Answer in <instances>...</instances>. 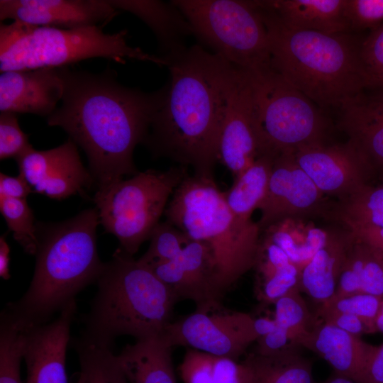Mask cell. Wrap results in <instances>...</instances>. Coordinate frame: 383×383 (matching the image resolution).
<instances>
[{"mask_svg": "<svg viewBox=\"0 0 383 383\" xmlns=\"http://www.w3.org/2000/svg\"><path fill=\"white\" fill-rule=\"evenodd\" d=\"M59 70L63 95L48 126L62 128L83 149L97 190L135 174L134 149L145 141L166 85L147 93L121 84L111 70Z\"/></svg>", "mask_w": 383, "mask_h": 383, "instance_id": "1", "label": "cell"}, {"mask_svg": "<svg viewBox=\"0 0 383 383\" xmlns=\"http://www.w3.org/2000/svg\"><path fill=\"white\" fill-rule=\"evenodd\" d=\"M163 59L170 79L143 144L155 158L213 178L231 64L199 44Z\"/></svg>", "mask_w": 383, "mask_h": 383, "instance_id": "2", "label": "cell"}, {"mask_svg": "<svg viewBox=\"0 0 383 383\" xmlns=\"http://www.w3.org/2000/svg\"><path fill=\"white\" fill-rule=\"evenodd\" d=\"M96 208L48 226H37L38 246L35 271L23 296L2 312L23 328L45 324L75 300L87 286L97 282L104 263L98 255Z\"/></svg>", "mask_w": 383, "mask_h": 383, "instance_id": "3", "label": "cell"}, {"mask_svg": "<svg viewBox=\"0 0 383 383\" xmlns=\"http://www.w3.org/2000/svg\"><path fill=\"white\" fill-rule=\"evenodd\" d=\"M259 9L268 33L270 67L316 105L341 109L367 88L361 43L347 32L289 30Z\"/></svg>", "mask_w": 383, "mask_h": 383, "instance_id": "4", "label": "cell"}, {"mask_svg": "<svg viewBox=\"0 0 383 383\" xmlns=\"http://www.w3.org/2000/svg\"><path fill=\"white\" fill-rule=\"evenodd\" d=\"M97 292L84 317L82 336L113 345L116 338L162 335L177 301L170 287L138 260L118 248L104 263Z\"/></svg>", "mask_w": 383, "mask_h": 383, "instance_id": "5", "label": "cell"}, {"mask_svg": "<svg viewBox=\"0 0 383 383\" xmlns=\"http://www.w3.org/2000/svg\"><path fill=\"white\" fill-rule=\"evenodd\" d=\"M165 216V221L190 240L204 243L210 248L220 299L255 267L262 233L260 226L233 213L214 178L189 174L172 195Z\"/></svg>", "mask_w": 383, "mask_h": 383, "instance_id": "6", "label": "cell"}, {"mask_svg": "<svg viewBox=\"0 0 383 383\" xmlns=\"http://www.w3.org/2000/svg\"><path fill=\"white\" fill-rule=\"evenodd\" d=\"M123 30L106 33L99 26L72 29L38 26L18 21L0 26V71L60 68L94 57L125 63L126 60L167 66L127 41Z\"/></svg>", "mask_w": 383, "mask_h": 383, "instance_id": "7", "label": "cell"}, {"mask_svg": "<svg viewBox=\"0 0 383 383\" xmlns=\"http://www.w3.org/2000/svg\"><path fill=\"white\" fill-rule=\"evenodd\" d=\"M188 175L187 167L181 165L148 170L97 190L94 202L100 224L117 238L120 248L133 256L150 240L172 195Z\"/></svg>", "mask_w": 383, "mask_h": 383, "instance_id": "8", "label": "cell"}, {"mask_svg": "<svg viewBox=\"0 0 383 383\" xmlns=\"http://www.w3.org/2000/svg\"><path fill=\"white\" fill-rule=\"evenodd\" d=\"M192 33L213 53L246 71L270 67L267 27L255 1L172 0Z\"/></svg>", "mask_w": 383, "mask_h": 383, "instance_id": "9", "label": "cell"}, {"mask_svg": "<svg viewBox=\"0 0 383 383\" xmlns=\"http://www.w3.org/2000/svg\"><path fill=\"white\" fill-rule=\"evenodd\" d=\"M246 72L265 153L295 152L323 143L327 123L313 102L270 67Z\"/></svg>", "mask_w": 383, "mask_h": 383, "instance_id": "10", "label": "cell"}, {"mask_svg": "<svg viewBox=\"0 0 383 383\" xmlns=\"http://www.w3.org/2000/svg\"><path fill=\"white\" fill-rule=\"evenodd\" d=\"M172 346H184L238 360L258 339L254 317L223 308L221 303L201 309L175 322L162 334Z\"/></svg>", "mask_w": 383, "mask_h": 383, "instance_id": "11", "label": "cell"}, {"mask_svg": "<svg viewBox=\"0 0 383 383\" xmlns=\"http://www.w3.org/2000/svg\"><path fill=\"white\" fill-rule=\"evenodd\" d=\"M265 154L256 119L248 72L231 64L218 157L236 177Z\"/></svg>", "mask_w": 383, "mask_h": 383, "instance_id": "12", "label": "cell"}, {"mask_svg": "<svg viewBox=\"0 0 383 383\" xmlns=\"http://www.w3.org/2000/svg\"><path fill=\"white\" fill-rule=\"evenodd\" d=\"M257 223L261 232L287 218H304L314 215L331 216L333 208L294 157V152L275 156L267 193L260 205Z\"/></svg>", "mask_w": 383, "mask_h": 383, "instance_id": "13", "label": "cell"}, {"mask_svg": "<svg viewBox=\"0 0 383 383\" xmlns=\"http://www.w3.org/2000/svg\"><path fill=\"white\" fill-rule=\"evenodd\" d=\"M298 165L324 195L339 199L370 184L374 171L364 154L350 140L339 145L319 143L294 152Z\"/></svg>", "mask_w": 383, "mask_h": 383, "instance_id": "14", "label": "cell"}, {"mask_svg": "<svg viewBox=\"0 0 383 383\" xmlns=\"http://www.w3.org/2000/svg\"><path fill=\"white\" fill-rule=\"evenodd\" d=\"M19 174L33 191L54 199L84 195L94 184L89 170L80 159L77 145L71 139L46 150L32 148L16 159Z\"/></svg>", "mask_w": 383, "mask_h": 383, "instance_id": "15", "label": "cell"}, {"mask_svg": "<svg viewBox=\"0 0 383 383\" xmlns=\"http://www.w3.org/2000/svg\"><path fill=\"white\" fill-rule=\"evenodd\" d=\"M118 11L109 0H1L0 19L72 29L110 21Z\"/></svg>", "mask_w": 383, "mask_h": 383, "instance_id": "16", "label": "cell"}, {"mask_svg": "<svg viewBox=\"0 0 383 383\" xmlns=\"http://www.w3.org/2000/svg\"><path fill=\"white\" fill-rule=\"evenodd\" d=\"M76 300L65 306L51 323L23 328V360L28 383H68L66 354Z\"/></svg>", "mask_w": 383, "mask_h": 383, "instance_id": "17", "label": "cell"}, {"mask_svg": "<svg viewBox=\"0 0 383 383\" xmlns=\"http://www.w3.org/2000/svg\"><path fill=\"white\" fill-rule=\"evenodd\" d=\"M149 268L171 289L177 301L192 300L196 309L221 303L216 265L204 243L191 240L174 259Z\"/></svg>", "mask_w": 383, "mask_h": 383, "instance_id": "18", "label": "cell"}, {"mask_svg": "<svg viewBox=\"0 0 383 383\" xmlns=\"http://www.w3.org/2000/svg\"><path fill=\"white\" fill-rule=\"evenodd\" d=\"M59 68L1 72L0 111L49 117L63 95Z\"/></svg>", "mask_w": 383, "mask_h": 383, "instance_id": "19", "label": "cell"}, {"mask_svg": "<svg viewBox=\"0 0 383 383\" xmlns=\"http://www.w3.org/2000/svg\"><path fill=\"white\" fill-rule=\"evenodd\" d=\"M300 346L318 354L335 373L360 383L365 366L377 346L335 326L322 322L314 326Z\"/></svg>", "mask_w": 383, "mask_h": 383, "instance_id": "20", "label": "cell"}, {"mask_svg": "<svg viewBox=\"0 0 383 383\" xmlns=\"http://www.w3.org/2000/svg\"><path fill=\"white\" fill-rule=\"evenodd\" d=\"M255 1L264 13L289 30L330 34L346 33L350 30L344 13L345 0Z\"/></svg>", "mask_w": 383, "mask_h": 383, "instance_id": "21", "label": "cell"}, {"mask_svg": "<svg viewBox=\"0 0 383 383\" xmlns=\"http://www.w3.org/2000/svg\"><path fill=\"white\" fill-rule=\"evenodd\" d=\"M340 128L366 157L383 183V101L362 94L341 109Z\"/></svg>", "mask_w": 383, "mask_h": 383, "instance_id": "22", "label": "cell"}, {"mask_svg": "<svg viewBox=\"0 0 383 383\" xmlns=\"http://www.w3.org/2000/svg\"><path fill=\"white\" fill-rule=\"evenodd\" d=\"M118 11L136 16L150 27L159 45L160 57H167L186 47L184 38L192 33V28L179 9L171 1L109 0Z\"/></svg>", "mask_w": 383, "mask_h": 383, "instance_id": "23", "label": "cell"}, {"mask_svg": "<svg viewBox=\"0 0 383 383\" xmlns=\"http://www.w3.org/2000/svg\"><path fill=\"white\" fill-rule=\"evenodd\" d=\"M172 346L162 335L138 339L117 355L128 383H177Z\"/></svg>", "mask_w": 383, "mask_h": 383, "instance_id": "24", "label": "cell"}, {"mask_svg": "<svg viewBox=\"0 0 383 383\" xmlns=\"http://www.w3.org/2000/svg\"><path fill=\"white\" fill-rule=\"evenodd\" d=\"M350 242L347 230L330 231L324 245L302 269L300 290L321 304L329 300L335 292Z\"/></svg>", "mask_w": 383, "mask_h": 383, "instance_id": "25", "label": "cell"}, {"mask_svg": "<svg viewBox=\"0 0 383 383\" xmlns=\"http://www.w3.org/2000/svg\"><path fill=\"white\" fill-rule=\"evenodd\" d=\"M350 235L351 242L333 298L357 293L383 298V252Z\"/></svg>", "mask_w": 383, "mask_h": 383, "instance_id": "26", "label": "cell"}, {"mask_svg": "<svg viewBox=\"0 0 383 383\" xmlns=\"http://www.w3.org/2000/svg\"><path fill=\"white\" fill-rule=\"evenodd\" d=\"M276 155L265 153L235 177L234 183L224 192L226 203L233 213L243 221H251L266 197Z\"/></svg>", "mask_w": 383, "mask_h": 383, "instance_id": "27", "label": "cell"}, {"mask_svg": "<svg viewBox=\"0 0 383 383\" xmlns=\"http://www.w3.org/2000/svg\"><path fill=\"white\" fill-rule=\"evenodd\" d=\"M184 383H252L244 360L187 348L179 367Z\"/></svg>", "mask_w": 383, "mask_h": 383, "instance_id": "28", "label": "cell"}, {"mask_svg": "<svg viewBox=\"0 0 383 383\" xmlns=\"http://www.w3.org/2000/svg\"><path fill=\"white\" fill-rule=\"evenodd\" d=\"M304 218L277 222L262 233L280 247L301 270L326 243L330 231L304 223Z\"/></svg>", "mask_w": 383, "mask_h": 383, "instance_id": "29", "label": "cell"}, {"mask_svg": "<svg viewBox=\"0 0 383 383\" xmlns=\"http://www.w3.org/2000/svg\"><path fill=\"white\" fill-rule=\"evenodd\" d=\"M243 360L250 370L252 383H316L311 361L297 348L272 355L253 352Z\"/></svg>", "mask_w": 383, "mask_h": 383, "instance_id": "30", "label": "cell"}, {"mask_svg": "<svg viewBox=\"0 0 383 383\" xmlns=\"http://www.w3.org/2000/svg\"><path fill=\"white\" fill-rule=\"evenodd\" d=\"M332 217L346 230L359 228H383V183L365 186L354 194L339 199Z\"/></svg>", "mask_w": 383, "mask_h": 383, "instance_id": "31", "label": "cell"}, {"mask_svg": "<svg viewBox=\"0 0 383 383\" xmlns=\"http://www.w3.org/2000/svg\"><path fill=\"white\" fill-rule=\"evenodd\" d=\"M74 346L80 366L76 383H128L111 345L82 335Z\"/></svg>", "mask_w": 383, "mask_h": 383, "instance_id": "32", "label": "cell"}, {"mask_svg": "<svg viewBox=\"0 0 383 383\" xmlns=\"http://www.w3.org/2000/svg\"><path fill=\"white\" fill-rule=\"evenodd\" d=\"M0 211L13 238L30 255H35L38 246L37 224L26 199L0 196Z\"/></svg>", "mask_w": 383, "mask_h": 383, "instance_id": "33", "label": "cell"}, {"mask_svg": "<svg viewBox=\"0 0 383 383\" xmlns=\"http://www.w3.org/2000/svg\"><path fill=\"white\" fill-rule=\"evenodd\" d=\"M24 333L1 313L0 323V383H23L21 362L23 359Z\"/></svg>", "mask_w": 383, "mask_h": 383, "instance_id": "34", "label": "cell"}, {"mask_svg": "<svg viewBox=\"0 0 383 383\" xmlns=\"http://www.w3.org/2000/svg\"><path fill=\"white\" fill-rule=\"evenodd\" d=\"M296 288L277 299L274 303V316L277 324L287 329L294 342L299 346L304 337L314 327L308 306Z\"/></svg>", "mask_w": 383, "mask_h": 383, "instance_id": "35", "label": "cell"}, {"mask_svg": "<svg viewBox=\"0 0 383 383\" xmlns=\"http://www.w3.org/2000/svg\"><path fill=\"white\" fill-rule=\"evenodd\" d=\"M150 240L147 251L138 259L148 267L174 259L191 241L179 229L167 221L157 224Z\"/></svg>", "mask_w": 383, "mask_h": 383, "instance_id": "36", "label": "cell"}, {"mask_svg": "<svg viewBox=\"0 0 383 383\" xmlns=\"http://www.w3.org/2000/svg\"><path fill=\"white\" fill-rule=\"evenodd\" d=\"M383 298L366 293L331 299L321 304L319 309L348 313L362 319L372 333L377 332L375 321Z\"/></svg>", "mask_w": 383, "mask_h": 383, "instance_id": "37", "label": "cell"}, {"mask_svg": "<svg viewBox=\"0 0 383 383\" xmlns=\"http://www.w3.org/2000/svg\"><path fill=\"white\" fill-rule=\"evenodd\" d=\"M361 61L367 88L383 87V23L361 43Z\"/></svg>", "mask_w": 383, "mask_h": 383, "instance_id": "38", "label": "cell"}, {"mask_svg": "<svg viewBox=\"0 0 383 383\" xmlns=\"http://www.w3.org/2000/svg\"><path fill=\"white\" fill-rule=\"evenodd\" d=\"M28 136L21 129L17 113L1 112L0 159L16 158L30 150Z\"/></svg>", "mask_w": 383, "mask_h": 383, "instance_id": "39", "label": "cell"}, {"mask_svg": "<svg viewBox=\"0 0 383 383\" xmlns=\"http://www.w3.org/2000/svg\"><path fill=\"white\" fill-rule=\"evenodd\" d=\"M301 270L294 263L277 270L267 279L258 282L259 299L267 304H274L290 291L300 289Z\"/></svg>", "mask_w": 383, "mask_h": 383, "instance_id": "40", "label": "cell"}, {"mask_svg": "<svg viewBox=\"0 0 383 383\" xmlns=\"http://www.w3.org/2000/svg\"><path fill=\"white\" fill-rule=\"evenodd\" d=\"M344 13L350 30H372L383 23V0H345Z\"/></svg>", "mask_w": 383, "mask_h": 383, "instance_id": "41", "label": "cell"}, {"mask_svg": "<svg viewBox=\"0 0 383 383\" xmlns=\"http://www.w3.org/2000/svg\"><path fill=\"white\" fill-rule=\"evenodd\" d=\"M318 315L323 323L335 326L352 335L360 337L365 333H372L366 323L355 315L321 309H318Z\"/></svg>", "mask_w": 383, "mask_h": 383, "instance_id": "42", "label": "cell"}, {"mask_svg": "<svg viewBox=\"0 0 383 383\" xmlns=\"http://www.w3.org/2000/svg\"><path fill=\"white\" fill-rule=\"evenodd\" d=\"M255 353L272 355L299 347L292 340L289 331L278 326L271 333L258 338Z\"/></svg>", "mask_w": 383, "mask_h": 383, "instance_id": "43", "label": "cell"}, {"mask_svg": "<svg viewBox=\"0 0 383 383\" xmlns=\"http://www.w3.org/2000/svg\"><path fill=\"white\" fill-rule=\"evenodd\" d=\"M33 192L28 182L21 174L14 177L0 174V196L26 199Z\"/></svg>", "mask_w": 383, "mask_h": 383, "instance_id": "44", "label": "cell"}, {"mask_svg": "<svg viewBox=\"0 0 383 383\" xmlns=\"http://www.w3.org/2000/svg\"><path fill=\"white\" fill-rule=\"evenodd\" d=\"M360 383H383V344L377 346L370 356Z\"/></svg>", "mask_w": 383, "mask_h": 383, "instance_id": "45", "label": "cell"}, {"mask_svg": "<svg viewBox=\"0 0 383 383\" xmlns=\"http://www.w3.org/2000/svg\"><path fill=\"white\" fill-rule=\"evenodd\" d=\"M347 231L353 237L383 252V228H359Z\"/></svg>", "mask_w": 383, "mask_h": 383, "instance_id": "46", "label": "cell"}, {"mask_svg": "<svg viewBox=\"0 0 383 383\" xmlns=\"http://www.w3.org/2000/svg\"><path fill=\"white\" fill-rule=\"evenodd\" d=\"M10 247L5 236L0 238V276L4 279H9L11 277L9 270Z\"/></svg>", "mask_w": 383, "mask_h": 383, "instance_id": "47", "label": "cell"}, {"mask_svg": "<svg viewBox=\"0 0 383 383\" xmlns=\"http://www.w3.org/2000/svg\"><path fill=\"white\" fill-rule=\"evenodd\" d=\"M277 326V324L274 318H254V328L259 338L271 333Z\"/></svg>", "mask_w": 383, "mask_h": 383, "instance_id": "48", "label": "cell"}, {"mask_svg": "<svg viewBox=\"0 0 383 383\" xmlns=\"http://www.w3.org/2000/svg\"><path fill=\"white\" fill-rule=\"evenodd\" d=\"M321 383H356V382L347 377L338 375L335 373L334 374L331 376L328 379H327L326 381Z\"/></svg>", "mask_w": 383, "mask_h": 383, "instance_id": "49", "label": "cell"}, {"mask_svg": "<svg viewBox=\"0 0 383 383\" xmlns=\"http://www.w3.org/2000/svg\"><path fill=\"white\" fill-rule=\"evenodd\" d=\"M375 327L377 331L383 333V300L382 301L380 309L375 321Z\"/></svg>", "mask_w": 383, "mask_h": 383, "instance_id": "50", "label": "cell"}, {"mask_svg": "<svg viewBox=\"0 0 383 383\" xmlns=\"http://www.w3.org/2000/svg\"><path fill=\"white\" fill-rule=\"evenodd\" d=\"M381 89L382 90L379 92V94L377 95L376 96L383 101V87L381 88Z\"/></svg>", "mask_w": 383, "mask_h": 383, "instance_id": "51", "label": "cell"}, {"mask_svg": "<svg viewBox=\"0 0 383 383\" xmlns=\"http://www.w3.org/2000/svg\"><path fill=\"white\" fill-rule=\"evenodd\" d=\"M26 383H28V382H26Z\"/></svg>", "mask_w": 383, "mask_h": 383, "instance_id": "52", "label": "cell"}]
</instances>
